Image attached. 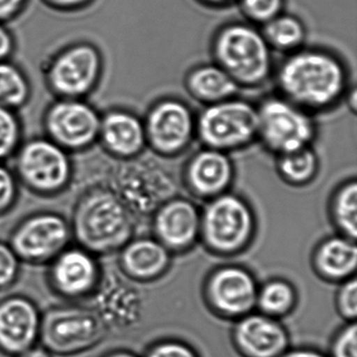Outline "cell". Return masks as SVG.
Here are the masks:
<instances>
[{"mask_svg":"<svg viewBox=\"0 0 357 357\" xmlns=\"http://www.w3.org/2000/svg\"><path fill=\"white\" fill-rule=\"evenodd\" d=\"M271 82L275 93L314 116L344 104L354 85L350 66L338 52L307 45L275 62Z\"/></svg>","mask_w":357,"mask_h":357,"instance_id":"obj_1","label":"cell"},{"mask_svg":"<svg viewBox=\"0 0 357 357\" xmlns=\"http://www.w3.org/2000/svg\"><path fill=\"white\" fill-rule=\"evenodd\" d=\"M70 220L73 242L96 256H109L135 236L137 219L105 185L93 183L82 190Z\"/></svg>","mask_w":357,"mask_h":357,"instance_id":"obj_2","label":"cell"},{"mask_svg":"<svg viewBox=\"0 0 357 357\" xmlns=\"http://www.w3.org/2000/svg\"><path fill=\"white\" fill-rule=\"evenodd\" d=\"M212 61L220 66L239 89L256 91L273 79L275 60L259 26L246 20H229L213 32Z\"/></svg>","mask_w":357,"mask_h":357,"instance_id":"obj_3","label":"cell"},{"mask_svg":"<svg viewBox=\"0 0 357 357\" xmlns=\"http://www.w3.org/2000/svg\"><path fill=\"white\" fill-rule=\"evenodd\" d=\"M204 204L199 240L204 250L221 259L248 252L259 231L258 215L252 202L231 190Z\"/></svg>","mask_w":357,"mask_h":357,"instance_id":"obj_4","label":"cell"},{"mask_svg":"<svg viewBox=\"0 0 357 357\" xmlns=\"http://www.w3.org/2000/svg\"><path fill=\"white\" fill-rule=\"evenodd\" d=\"M158 158L144 153L132 160H112L105 181H97L109 188L137 220L149 219L162 202L179 194L181 183Z\"/></svg>","mask_w":357,"mask_h":357,"instance_id":"obj_5","label":"cell"},{"mask_svg":"<svg viewBox=\"0 0 357 357\" xmlns=\"http://www.w3.org/2000/svg\"><path fill=\"white\" fill-rule=\"evenodd\" d=\"M11 160L20 187L37 197H57L76 181L73 154L45 135L24 139Z\"/></svg>","mask_w":357,"mask_h":357,"instance_id":"obj_6","label":"cell"},{"mask_svg":"<svg viewBox=\"0 0 357 357\" xmlns=\"http://www.w3.org/2000/svg\"><path fill=\"white\" fill-rule=\"evenodd\" d=\"M105 72L101 49L89 40H75L54 52L43 62V76L47 91L59 99H87Z\"/></svg>","mask_w":357,"mask_h":357,"instance_id":"obj_7","label":"cell"},{"mask_svg":"<svg viewBox=\"0 0 357 357\" xmlns=\"http://www.w3.org/2000/svg\"><path fill=\"white\" fill-rule=\"evenodd\" d=\"M196 141L231 155L252 147L258 141L257 104L236 96L202 106L196 112Z\"/></svg>","mask_w":357,"mask_h":357,"instance_id":"obj_8","label":"cell"},{"mask_svg":"<svg viewBox=\"0 0 357 357\" xmlns=\"http://www.w3.org/2000/svg\"><path fill=\"white\" fill-rule=\"evenodd\" d=\"M107 333L93 306L64 302L43 311L39 344L55 357L75 356L99 346Z\"/></svg>","mask_w":357,"mask_h":357,"instance_id":"obj_9","label":"cell"},{"mask_svg":"<svg viewBox=\"0 0 357 357\" xmlns=\"http://www.w3.org/2000/svg\"><path fill=\"white\" fill-rule=\"evenodd\" d=\"M257 104L258 141L267 153L275 156L314 146L319 135L315 116L277 93Z\"/></svg>","mask_w":357,"mask_h":357,"instance_id":"obj_10","label":"cell"},{"mask_svg":"<svg viewBox=\"0 0 357 357\" xmlns=\"http://www.w3.org/2000/svg\"><path fill=\"white\" fill-rule=\"evenodd\" d=\"M147 150L162 160L183 155L196 141V112L185 100L162 96L143 116Z\"/></svg>","mask_w":357,"mask_h":357,"instance_id":"obj_11","label":"cell"},{"mask_svg":"<svg viewBox=\"0 0 357 357\" xmlns=\"http://www.w3.org/2000/svg\"><path fill=\"white\" fill-rule=\"evenodd\" d=\"M259 284L250 267L222 263L204 275L202 302L213 317L233 323L256 310Z\"/></svg>","mask_w":357,"mask_h":357,"instance_id":"obj_12","label":"cell"},{"mask_svg":"<svg viewBox=\"0 0 357 357\" xmlns=\"http://www.w3.org/2000/svg\"><path fill=\"white\" fill-rule=\"evenodd\" d=\"M100 122L101 112L87 99L54 98L41 118L43 135L73 155L98 145Z\"/></svg>","mask_w":357,"mask_h":357,"instance_id":"obj_13","label":"cell"},{"mask_svg":"<svg viewBox=\"0 0 357 357\" xmlns=\"http://www.w3.org/2000/svg\"><path fill=\"white\" fill-rule=\"evenodd\" d=\"M8 242L20 261L31 265H47L74 243L70 220L61 213L47 210L18 221Z\"/></svg>","mask_w":357,"mask_h":357,"instance_id":"obj_14","label":"cell"},{"mask_svg":"<svg viewBox=\"0 0 357 357\" xmlns=\"http://www.w3.org/2000/svg\"><path fill=\"white\" fill-rule=\"evenodd\" d=\"M47 267V286L64 302L91 301L103 279L104 268L99 257L74 243L62 250Z\"/></svg>","mask_w":357,"mask_h":357,"instance_id":"obj_15","label":"cell"},{"mask_svg":"<svg viewBox=\"0 0 357 357\" xmlns=\"http://www.w3.org/2000/svg\"><path fill=\"white\" fill-rule=\"evenodd\" d=\"M200 213L196 200L177 194L152 213L150 235L174 257L190 254L199 245Z\"/></svg>","mask_w":357,"mask_h":357,"instance_id":"obj_16","label":"cell"},{"mask_svg":"<svg viewBox=\"0 0 357 357\" xmlns=\"http://www.w3.org/2000/svg\"><path fill=\"white\" fill-rule=\"evenodd\" d=\"M236 177L231 154L200 146L183 162L179 181L192 199L206 202L231 191Z\"/></svg>","mask_w":357,"mask_h":357,"instance_id":"obj_17","label":"cell"},{"mask_svg":"<svg viewBox=\"0 0 357 357\" xmlns=\"http://www.w3.org/2000/svg\"><path fill=\"white\" fill-rule=\"evenodd\" d=\"M231 324L229 340L240 357H279L291 346V335L283 321L259 311Z\"/></svg>","mask_w":357,"mask_h":357,"instance_id":"obj_18","label":"cell"},{"mask_svg":"<svg viewBox=\"0 0 357 357\" xmlns=\"http://www.w3.org/2000/svg\"><path fill=\"white\" fill-rule=\"evenodd\" d=\"M43 311L30 296L0 300V353L14 357L39 344Z\"/></svg>","mask_w":357,"mask_h":357,"instance_id":"obj_19","label":"cell"},{"mask_svg":"<svg viewBox=\"0 0 357 357\" xmlns=\"http://www.w3.org/2000/svg\"><path fill=\"white\" fill-rule=\"evenodd\" d=\"M107 158L128 160L147 151L143 118L121 106L101 112L98 145Z\"/></svg>","mask_w":357,"mask_h":357,"instance_id":"obj_20","label":"cell"},{"mask_svg":"<svg viewBox=\"0 0 357 357\" xmlns=\"http://www.w3.org/2000/svg\"><path fill=\"white\" fill-rule=\"evenodd\" d=\"M174 256L153 236L131 238L118 252V268L129 281L150 284L160 281L172 268Z\"/></svg>","mask_w":357,"mask_h":357,"instance_id":"obj_21","label":"cell"},{"mask_svg":"<svg viewBox=\"0 0 357 357\" xmlns=\"http://www.w3.org/2000/svg\"><path fill=\"white\" fill-rule=\"evenodd\" d=\"M310 266L324 283L338 285L356 277V241L336 233L321 238L313 246Z\"/></svg>","mask_w":357,"mask_h":357,"instance_id":"obj_22","label":"cell"},{"mask_svg":"<svg viewBox=\"0 0 357 357\" xmlns=\"http://www.w3.org/2000/svg\"><path fill=\"white\" fill-rule=\"evenodd\" d=\"M183 87L188 96L202 106L225 101L241 91L235 81L213 61L192 66L185 73Z\"/></svg>","mask_w":357,"mask_h":357,"instance_id":"obj_23","label":"cell"},{"mask_svg":"<svg viewBox=\"0 0 357 357\" xmlns=\"http://www.w3.org/2000/svg\"><path fill=\"white\" fill-rule=\"evenodd\" d=\"M327 216L334 233L356 241L357 181L354 176L344 179L332 190Z\"/></svg>","mask_w":357,"mask_h":357,"instance_id":"obj_24","label":"cell"},{"mask_svg":"<svg viewBox=\"0 0 357 357\" xmlns=\"http://www.w3.org/2000/svg\"><path fill=\"white\" fill-rule=\"evenodd\" d=\"M300 302L298 288L290 280L271 277L259 284L256 310L283 321L296 311Z\"/></svg>","mask_w":357,"mask_h":357,"instance_id":"obj_25","label":"cell"},{"mask_svg":"<svg viewBox=\"0 0 357 357\" xmlns=\"http://www.w3.org/2000/svg\"><path fill=\"white\" fill-rule=\"evenodd\" d=\"M275 169L282 183L298 189L314 183L321 170V160L314 146H310L275 156Z\"/></svg>","mask_w":357,"mask_h":357,"instance_id":"obj_26","label":"cell"},{"mask_svg":"<svg viewBox=\"0 0 357 357\" xmlns=\"http://www.w3.org/2000/svg\"><path fill=\"white\" fill-rule=\"evenodd\" d=\"M260 29L273 53L283 56L305 47L308 38V29L304 20L286 11Z\"/></svg>","mask_w":357,"mask_h":357,"instance_id":"obj_27","label":"cell"},{"mask_svg":"<svg viewBox=\"0 0 357 357\" xmlns=\"http://www.w3.org/2000/svg\"><path fill=\"white\" fill-rule=\"evenodd\" d=\"M32 96V82L22 66L12 59L0 61V106L20 112Z\"/></svg>","mask_w":357,"mask_h":357,"instance_id":"obj_28","label":"cell"},{"mask_svg":"<svg viewBox=\"0 0 357 357\" xmlns=\"http://www.w3.org/2000/svg\"><path fill=\"white\" fill-rule=\"evenodd\" d=\"M24 139L20 112L0 106V162H10Z\"/></svg>","mask_w":357,"mask_h":357,"instance_id":"obj_29","label":"cell"},{"mask_svg":"<svg viewBox=\"0 0 357 357\" xmlns=\"http://www.w3.org/2000/svg\"><path fill=\"white\" fill-rule=\"evenodd\" d=\"M244 20L261 26L285 11L286 0H237Z\"/></svg>","mask_w":357,"mask_h":357,"instance_id":"obj_30","label":"cell"},{"mask_svg":"<svg viewBox=\"0 0 357 357\" xmlns=\"http://www.w3.org/2000/svg\"><path fill=\"white\" fill-rule=\"evenodd\" d=\"M141 357H202L199 351L183 338H158L148 344Z\"/></svg>","mask_w":357,"mask_h":357,"instance_id":"obj_31","label":"cell"},{"mask_svg":"<svg viewBox=\"0 0 357 357\" xmlns=\"http://www.w3.org/2000/svg\"><path fill=\"white\" fill-rule=\"evenodd\" d=\"M328 357H357V323L344 321L332 333L328 344Z\"/></svg>","mask_w":357,"mask_h":357,"instance_id":"obj_32","label":"cell"},{"mask_svg":"<svg viewBox=\"0 0 357 357\" xmlns=\"http://www.w3.org/2000/svg\"><path fill=\"white\" fill-rule=\"evenodd\" d=\"M336 313L342 321H356L357 278L353 277L338 284L334 296Z\"/></svg>","mask_w":357,"mask_h":357,"instance_id":"obj_33","label":"cell"},{"mask_svg":"<svg viewBox=\"0 0 357 357\" xmlns=\"http://www.w3.org/2000/svg\"><path fill=\"white\" fill-rule=\"evenodd\" d=\"M20 181L7 162H0V217L9 214L20 197Z\"/></svg>","mask_w":357,"mask_h":357,"instance_id":"obj_34","label":"cell"},{"mask_svg":"<svg viewBox=\"0 0 357 357\" xmlns=\"http://www.w3.org/2000/svg\"><path fill=\"white\" fill-rule=\"evenodd\" d=\"M22 264L9 242L0 240V290L7 289L17 282Z\"/></svg>","mask_w":357,"mask_h":357,"instance_id":"obj_35","label":"cell"},{"mask_svg":"<svg viewBox=\"0 0 357 357\" xmlns=\"http://www.w3.org/2000/svg\"><path fill=\"white\" fill-rule=\"evenodd\" d=\"M45 7L58 13H77L91 8L97 0H40Z\"/></svg>","mask_w":357,"mask_h":357,"instance_id":"obj_36","label":"cell"},{"mask_svg":"<svg viewBox=\"0 0 357 357\" xmlns=\"http://www.w3.org/2000/svg\"><path fill=\"white\" fill-rule=\"evenodd\" d=\"M30 0H0V22L9 24L20 18L28 8Z\"/></svg>","mask_w":357,"mask_h":357,"instance_id":"obj_37","label":"cell"},{"mask_svg":"<svg viewBox=\"0 0 357 357\" xmlns=\"http://www.w3.org/2000/svg\"><path fill=\"white\" fill-rule=\"evenodd\" d=\"M17 41L8 24L0 22V61L10 60L15 55Z\"/></svg>","mask_w":357,"mask_h":357,"instance_id":"obj_38","label":"cell"},{"mask_svg":"<svg viewBox=\"0 0 357 357\" xmlns=\"http://www.w3.org/2000/svg\"><path fill=\"white\" fill-rule=\"evenodd\" d=\"M279 357H328L325 351L314 346H290L283 354Z\"/></svg>","mask_w":357,"mask_h":357,"instance_id":"obj_39","label":"cell"},{"mask_svg":"<svg viewBox=\"0 0 357 357\" xmlns=\"http://www.w3.org/2000/svg\"><path fill=\"white\" fill-rule=\"evenodd\" d=\"M202 7L210 10H223L237 3V0H196Z\"/></svg>","mask_w":357,"mask_h":357,"instance_id":"obj_40","label":"cell"},{"mask_svg":"<svg viewBox=\"0 0 357 357\" xmlns=\"http://www.w3.org/2000/svg\"><path fill=\"white\" fill-rule=\"evenodd\" d=\"M14 357H55L52 353H50L47 349L43 348L41 344H36L33 348L24 351V352L20 353Z\"/></svg>","mask_w":357,"mask_h":357,"instance_id":"obj_41","label":"cell"},{"mask_svg":"<svg viewBox=\"0 0 357 357\" xmlns=\"http://www.w3.org/2000/svg\"><path fill=\"white\" fill-rule=\"evenodd\" d=\"M101 357H141V355L137 354L129 349L118 348L108 351Z\"/></svg>","mask_w":357,"mask_h":357,"instance_id":"obj_42","label":"cell"},{"mask_svg":"<svg viewBox=\"0 0 357 357\" xmlns=\"http://www.w3.org/2000/svg\"><path fill=\"white\" fill-rule=\"evenodd\" d=\"M344 103L348 104L349 109L353 112V114H355L356 112V106H357V93H356V86L355 84L351 87L350 91H349L348 95H347L346 100H344Z\"/></svg>","mask_w":357,"mask_h":357,"instance_id":"obj_43","label":"cell"}]
</instances>
